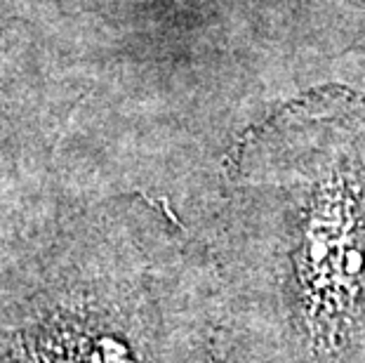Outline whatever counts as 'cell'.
<instances>
[{"label": "cell", "mask_w": 365, "mask_h": 363, "mask_svg": "<svg viewBox=\"0 0 365 363\" xmlns=\"http://www.w3.org/2000/svg\"><path fill=\"white\" fill-rule=\"evenodd\" d=\"M215 265L222 363H365V102L307 97L240 142Z\"/></svg>", "instance_id": "6da1fadb"}]
</instances>
